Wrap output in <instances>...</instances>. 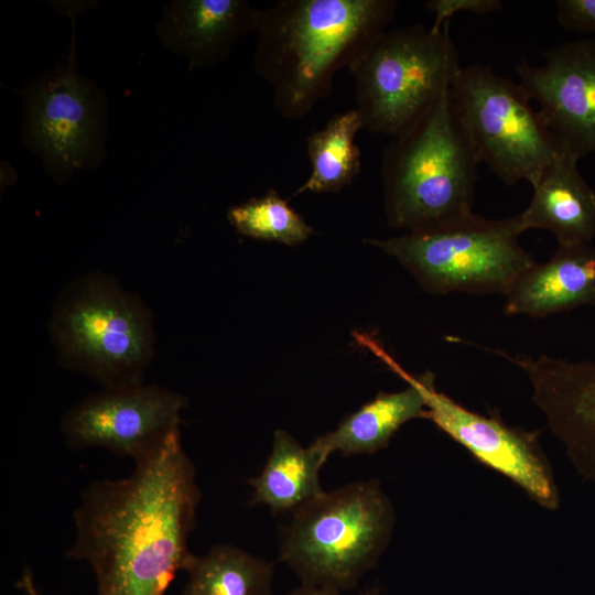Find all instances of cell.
I'll return each mask as SVG.
<instances>
[{
	"label": "cell",
	"instance_id": "6da1fadb",
	"mask_svg": "<svg viewBox=\"0 0 595 595\" xmlns=\"http://www.w3.org/2000/svg\"><path fill=\"white\" fill-rule=\"evenodd\" d=\"M201 490L181 433L136 461L132 474L91 483L74 511L66 558L90 564L97 595H164L190 555Z\"/></svg>",
	"mask_w": 595,
	"mask_h": 595
},
{
	"label": "cell",
	"instance_id": "7a4b0ae2",
	"mask_svg": "<svg viewBox=\"0 0 595 595\" xmlns=\"http://www.w3.org/2000/svg\"><path fill=\"white\" fill-rule=\"evenodd\" d=\"M397 8L394 0H280L260 11L253 68L275 110L298 120L328 97L335 74L388 29Z\"/></svg>",
	"mask_w": 595,
	"mask_h": 595
},
{
	"label": "cell",
	"instance_id": "3957f363",
	"mask_svg": "<svg viewBox=\"0 0 595 595\" xmlns=\"http://www.w3.org/2000/svg\"><path fill=\"white\" fill-rule=\"evenodd\" d=\"M478 164L451 90L393 137L383 152L388 226L423 231L473 214Z\"/></svg>",
	"mask_w": 595,
	"mask_h": 595
},
{
	"label": "cell",
	"instance_id": "277c9868",
	"mask_svg": "<svg viewBox=\"0 0 595 595\" xmlns=\"http://www.w3.org/2000/svg\"><path fill=\"white\" fill-rule=\"evenodd\" d=\"M394 518L377 479L323 491L293 512L280 560L303 585L337 593L351 588L386 550Z\"/></svg>",
	"mask_w": 595,
	"mask_h": 595
},
{
	"label": "cell",
	"instance_id": "5b68a950",
	"mask_svg": "<svg viewBox=\"0 0 595 595\" xmlns=\"http://www.w3.org/2000/svg\"><path fill=\"white\" fill-rule=\"evenodd\" d=\"M48 331L62 365L104 385L143 382L153 355V324L142 300L102 273L63 289Z\"/></svg>",
	"mask_w": 595,
	"mask_h": 595
},
{
	"label": "cell",
	"instance_id": "8992f818",
	"mask_svg": "<svg viewBox=\"0 0 595 595\" xmlns=\"http://www.w3.org/2000/svg\"><path fill=\"white\" fill-rule=\"evenodd\" d=\"M461 68L448 23L387 29L349 68L364 128L400 134L452 90Z\"/></svg>",
	"mask_w": 595,
	"mask_h": 595
},
{
	"label": "cell",
	"instance_id": "52a82bcc",
	"mask_svg": "<svg viewBox=\"0 0 595 595\" xmlns=\"http://www.w3.org/2000/svg\"><path fill=\"white\" fill-rule=\"evenodd\" d=\"M513 217L470 214L444 226L388 239H367L393 257L431 294H506L534 263L519 244Z\"/></svg>",
	"mask_w": 595,
	"mask_h": 595
},
{
	"label": "cell",
	"instance_id": "ba28073f",
	"mask_svg": "<svg viewBox=\"0 0 595 595\" xmlns=\"http://www.w3.org/2000/svg\"><path fill=\"white\" fill-rule=\"evenodd\" d=\"M452 98L479 163L508 185L533 187L560 150L520 84L472 64L461 68Z\"/></svg>",
	"mask_w": 595,
	"mask_h": 595
},
{
	"label": "cell",
	"instance_id": "9c48e42d",
	"mask_svg": "<svg viewBox=\"0 0 595 595\" xmlns=\"http://www.w3.org/2000/svg\"><path fill=\"white\" fill-rule=\"evenodd\" d=\"M74 43L67 63L32 77L20 93L21 141L58 185L95 169L106 154L107 98L79 74Z\"/></svg>",
	"mask_w": 595,
	"mask_h": 595
},
{
	"label": "cell",
	"instance_id": "30bf717a",
	"mask_svg": "<svg viewBox=\"0 0 595 595\" xmlns=\"http://www.w3.org/2000/svg\"><path fill=\"white\" fill-rule=\"evenodd\" d=\"M365 347L404 381L415 383L424 396L431 420L442 432L465 447L476 461L504 475L542 508L560 504L552 466L540 445L541 431L510 426L500 415L468 410L435 388L434 375H412L390 356L379 342L366 339Z\"/></svg>",
	"mask_w": 595,
	"mask_h": 595
},
{
	"label": "cell",
	"instance_id": "8fae6325",
	"mask_svg": "<svg viewBox=\"0 0 595 595\" xmlns=\"http://www.w3.org/2000/svg\"><path fill=\"white\" fill-rule=\"evenodd\" d=\"M186 399L143 382L105 388L72 407L61 428L73 448L104 447L136 461L180 433Z\"/></svg>",
	"mask_w": 595,
	"mask_h": 595
},
{
	"label": "cell",
	"instance_id": "7c38bea8",
	"mask_svg": "<svg viewBox=\"0 0 595 595\" xmlns=\"http://www.w3.org/2000/svg\"><path fill=\"white\" fill-rule=\"evenodd\" d=\"M543 57L538 66L518 65L519 84L559 150L580 160L595 152V39L562 43Z\"/></svg>",
	"mask_w": 595,
	"mask_h": 595
},
{
	"label": "cell",
	"instance_id": "4fadbf2b",
	"mask_svg": "<svg viewBox=\"0 0 595 595\" xmlns=\"http://www.w3.org/2000/svg\"><path fill=\"white\" fill-rule=\"evenodd\" d=\"M486 350L526 372L532 399L544 413L549 429L562 442L582 478L595 483V363Z\"/></svg>",
	"mask_w": 595,
	"mask_h": 595
},
{
	"label": "cell",
	"instance_id": "5bb4252c",
	"mask_svg": "<svg viewBox=\"0 0 595 595\" xmlns=\"http://www.w3.org/2000/svg\"><path fill=\"white\" fill-rule=\"evenodd\" d=\"M260 10L245 0H173L155 23L161 44L190 69L224 62L237 41L255 32Z\"/></svg>",
	"mask_w": 595,
	"mask_h": 595
},
{
	"label": "cell",
	"instance_id": "9a60e30c",
	"mask_svg": "<svg viewBox=\"0 0 595 595\" xmlns=\"http://www.w3.org/2000/svg\"><path fill=\"white\" fill-rule=\"evenodd\" d=\"M505 296L506 315L544 317L595 305V247L559 246L550 260L524 271Z\"/></svg>",
	"mask_w": 595,
	"mask_h": 595
},
{
	"label": "cell",
	"instance_id": "2e32d148",
	"mask_svg": "<svg viewBox=\"0 0 595 595\" xmlns=\"http://www.w3.org/2000/svg\"><path fill=\"white\" fill-rule=\"evenodd\" d=\"M578 160L559 152L533 188L528 207L513 216L520 234L551 231L559 246L589 244L595 237V191L577 167Z\"/></svg>",
	"mask_w": 595,
	"mask_h": 595
},
{
	"label": "cell",
	"instance_id": "e0dca14e",
	"mask_svg": "<svg viewBox=\"0 0 595 595\" xmlns=\"http://www.w3.org/2000/svg\"><path fill=\"white\" fill-rule=\"evenodd\" d=\"M405 382L408 388L401 391L379 392L311 445L326 459L334 452L349 456L386 448L404 423L413 419L429 420L423 393L412 381Z\"/></svg>",
	"mask_w": 595,
	"mask_h": 595
},
{
	"label": "cell",
	"instance_id": "ac0fdd59",
	"mask_svg": "<svg viewBox=\"0 0 595 595\" xmlns=\"http://www.w3.org/2000/svg\"><path fill=\"white\" fill-rule=\"evenodd\" d=\"M326 458L312 445L303 447L284 430L273 435L261 473L249 480L250 505H266L273 513L294 512L320 496V469Z\"/></svg>",
	"mask_w": 595,
	"mask_h": 595
},
{
	"label": "cell",
	"instance_id": "d6986e66",
	"mask_svg": "<svg viewBox=\"0 0 595 595\" xmlns=\"http://www.w3.org/2000/svg\"><path fill=\"white\" fill-rule=\"evenodd\" d=\"M184 595H271V563L229 544L214 545L206 554L190 553Z\"/></svg>",
	"mask_w": 595,
	"mask_h": 595
},
{
	"label": "cell",
	"instance_id": "ffe728a7",
	"mask_svg": "<svg viewBox=\"0 0 595 595\" xmlns=\"http://www.w3.org/2000/svg\"><path fill=\"white\" fill-rule=\"evenodd\" d=\"M364 128L356 108L332 117L326 126L306 139L311 173L292 194L336 193L348 186L360 171V151L354 142Z\"/></svg>",
	"mask_w": 595,
	"mask_h": 595
},
{
	"label": "cell",
	"instance_id": "44dd1931",
	"mask_svg": "<svg viewBox=\"0 0 595 595\" xmlns=\"http://www.w3.org/2000/svg\"><path fill=\"white\" fill-rule=\"evenodd\" d=\"M227 219L240 235L286 246H296L314 232L273 188L230 207Z\"/></svg>",
	"mask_w": 595,
	"mask_h": 595
},
{
	"label": "cell",
	"instance_id": "7402d4cb",
	"mask_svg": "<svg viewBox=\"0 0 595 595\" xmlns=\"http://www.w3.org/2000/svg\"><path fill=\"white\" fill-rule=\"evenodd\" d=\"M556 19L573 33H595V0H558Z\"/></svg>",
	"mask_w": 595,
	"mask_h": 595
},
{
	"label": "cell",
	"instance_id": "603a6c76",
	"mask_svg": "<svg viewBox=\"0 0 595 595\" xmlns=\"http://www.w3.org/2000/svg\"><path fill=\"white\" fill-rule=\"evenodd\" d=\"M502 2L499 0H430L424 7L434 13L432 28L441 29L450 23V19L458 11L474 14H487L499 10Z\"/></svg>",
	"mask_w": 595,
	"mask_h": 595
},
{
	"label": "cell",
	"instance_id": "cb8c5ba5",
	"mask_svg": "<svg viewBox=\"0 0 595 595\" xmlns=\"http://www.w3.org/2000/svg\"><path fill=\"white\" fill-rule=\"evenodd\" d=\"M289 595H338V593L325 588L302 585L301 588L295 589ZM359 595H381V591L378 587H372L360 593Z\"/></svg>",
	"mask_w": 595,
	"mask_h": 595
},
{
	"label": "cell",
	"instance_id": "d4e9b609",
	"mask_svg": "<svg viewBox=\"0 0 595 595\" xmlns=\"http://www.w3.org/2000/svg\"><path fill=\"white\" fill-rule=\"evenodd\" d=\"M17 587L23 591L26 595H41L34 585L32 573L26 570L22 577L17 582Z\"/></svg>",
	"mask_w": 595,
	"mask_h": 595
}]
</instances>
